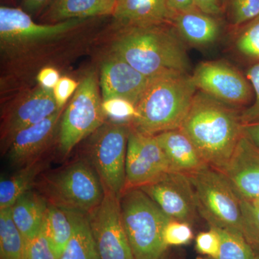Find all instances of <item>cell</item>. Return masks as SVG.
Wrapping results in <instances>:
<instances>
[{
    "mask_svg": "<svg viewBox=\"0 0 259 259\" xmlns=\"http://www.w3.org/2000/svg\"><path fill=\"white\" fill-rule=\"evenodd\" d=\"M161 259H172L171 255L169 254H168L167 253V252L166 251V253H164V255L162 256V258Z\"/></svg>",
    "mask_w": 259,
    "mask_h": 259,
    "instance_id": "obj_43",
    "label": "cell"
},
{
    "mask_svg": "<svg viewBox=\"0 0 259 259\" xmlns=\"http://www.w3.org/2000/svg\"><path fill=\"white\" fill-rule=\"evenodd\" d=\"M171 20L180 38L192 47L212 45L221 35V24L217 19L198 9L180 13Z\"/></svg>",
    "mask_w": 259,
    "mask_h": 259,
    "instance_id": "obj_19",
    "label": "cell"
},
{
    "mask_svg": "<svg viewBox=\"0 0 259 259\" xmlns=\"http://www.w3.org/2000/svg\"><path fill=\"white\" fill-rule=\"evenodd\" d=\"M243 134L259 148V122L243 125Z\"/></svg>",
    "mask_w": 259,
    "mask_h": 259,
    "instance_id": "obj_40",
    "label": "cell"
},
{
    "mask_svg": "<svg viewBox=\"0 0 259 259\" xmlns=\"http://www.w3.org/2000/svg\"><path fill=\"white\" fill-rule=\"evenodd\" d=\"M34 188L49 204L84 214L101 203L105 192L100 177L87 158L42 173Z\"/></svg>",
    "mask_w": 259,
    "mask_h": 259,
    "instance_id": "obj_4",
    "label": "cell"
},
{
    "mask_svg": "<svg viewBox=\"0 0 259 259\" xmlns=\"http://www.w3.org/2000/svg\"><path fill=\"white\" fill-rule=\"evenodd\" d=\"M49 161L44 156L26 166L18 168V171L8 177H2L0 181V209L10 208L17 199L28 191L32 190L35 182Z\"/></svg>",
    "mask_w": 259,
    "mask_h": 259,
    "instance_id": "obj_22",
    "label": "cell"
},
{
    "mask_svg": "<svg viewBox=\"0 0 259 259\" xmlns=\"http://www.w3.org/2000/svg\"><path fill=\"white\" fill-rule=\"evenodd\" d=\"M243 236L254 251L259 253V209L241 199ZM259 255V254H257Z\"/></svg>",
    "mask_w": 259,
    "mask_h": 259,
    "instance_id": "obj_30",
    "label": "cell"
},
{
    "mask_svg": "<svg viewBox=\"0 0 259 259\" xmlns=\"http://www.w3.org/2000/svg\"><path fill=\"white\" fill-rule=\"evenodd\" d=\"M59 110L53 90L35 89L5 114L2 126L5 144L19 131L46 120Z\"/></svg>",
    "mask_w": 259,
    "mask_h": 259,
    "instance_id": "obj_17",
    "label": "cell"
},
{
    "mask_svg": "<svg viewBox=\"0 0 259 259\" xmlns=\"http://www.w3.org/2000/svg\"><path fill=\"white\" fill-rule=\"evenodd\" d=\"M168 20H171L175 15L197 9L194 0H166Z\"/></svg>",
    "mask_w": 259,
    "mask_h": 259,
    "instance_id": "obj_37",
    "label": "cell"
},
{
    "mask_svg": "<svg viewBox=\"0 0 259 259\" xmlns=\"http://www.w3.org/2000/svg\"><path fill=\"white\" fill-rule=\"evenodd\" d=\"M131 125L104 122L92 134L87 159L93 165L105 190L120 197L125 187V161Z\"/></svg>",
    "mask_w": 259,
    "mask_h": 259,
    "instance_id": "obj_8",
    "label": "cell"
},
{
    "mask_svg": "<svg viewBox=\"0 0 259 259\" xmlns=\"http://www.w3.org/2000/svg\"><path fill=\"white\" fill-rule=\"evenodd\" d=\"M193 238L191 225L177 220L170 219L163 232V240L167 248L188 244Z\"/></svg>",
    "mask_w": 259,
    "mask_h": 259,
    "instance_id": "obj_31",
    "label": "cell"
},
{
    "mask_svg": "<svg viewBox=\"0 0 259 259\" xmlns=\"http://www.w3.org/2000/svg\"><path fill=\"white\" fill-rule=\"evenodd\" d=\"M209 226L208 231L199 233L196 237V249L207 258H215L221 248V236L216 228Z\"/></svg>",
    "mask_w": 259,
    "mask_h": 259,
    "instance_id": "obj_35",
    "label": "cell"
},
{
    "mask_svg": "<svg viewBox=\"0 0 259 259\" xmlns=\"http://www.w3.org/2000/svg\"><path fill=\"white\" fill-rule=\"evenodd\" d=\"M155 137L168 158L171 171L190 175L207 164L180 128L160 133Z\"/></svg>",
    "mask_w": 259,
    "mask_h": 259,
    "instance_id": "obj_18",
    "label": "cell"
},
{
    "mask_svg": "<svg viewBox=\"0 0 259 259\" xmlns=\"http://www.w3.org/2000/svg\"><path fill=\"white\" fill-rule=\"evenodd\" d=\"M192 77L197 90L234 108L244 106L253 96L248 78L223 60L199 63Z\"/></svg>",
    "mask_w": 259,
    "mask_h": 259,
    "instance_id": "obj_9",
    "label": "cell"
},
{
    "mask_svg": "<svg viewBox=\"0 0 259 259\" xmlns=\"http://www.w3.org/2000/svg\"><path fill=\"white\" fill-rule=\"evenodd\" d=\"M198 91L180 129L207 164L222 171L243 136L241 114Z\"/></svg>",
    "mask_w": 259,
    "mask_h": 259,
    "instance_id": "obj_1",
    "label": "cell"
},
{
    "mask_svg": "<svg viewBox=\"0 0 259 259\" xmlns=\"http://www.w3.org/2000/svg\"><path fill=\"white\" fill-rule=\"evenodd\" d=\"M112 15V10L102 0H53L48 18L60 22L71 19Z\"/></svg>",
    "mask_w": 259,
    "mask_h": 259,
    "instance_id": "obj_24",
    "label": "cell"
},
{
    "mask_svg": "<svg viewBox=\"0 0 259 259\" xmlns=\"http://www.w3.org/2000/svg\"><path fill=\"white\" fill-rule=\"evenodd\" d=\"M83 19H71L53 25L35 23L28 13L18 8H0V38L2 45L19 46L60 36L81 23Z\"/></svg>",
    "mask_w": 259,
    "mask_h": 259,
    "instance_id": "obj_13",
    "label": "cell"
},
{
    "mask_svg": "<svg viewBox=\"0 0 259 259\" xmlns=\"http://www.w3.org/2000/svg\"><path fill=\"white\" fill-rule=\"evenodd\" d=\"M256 259H259V255L256 254Z\"/></svg>",
    "mask_w": 259,
    "mask_h": 259,
    "instance_id": "obj_45",
    "label": "cell"
},
{
    "mask_svg": "<svg viewBox=\"0 0 259 259\" xmlns=\"http://www.w3.org/2000/svg\"><path fill=\"white\" fill-rule=\"evenodd\" d=\"M53 0H23L24 10L28 13H35L40 11Z\"/></svg>",
    "mask_w": 259,
    "mask_h": 259,
    "instance_id": "obj_41",
    "label": "cell"
},
{
    "mask_svg": "<svg viewBox=\"0 0 259 259\" xmlns=\"http://www.w3.org/2000/svg\"><path fill=\"white\" fill-rule=\"evenodd\" d=\"M79 83L75 80L64 76L61 77L54 88L53 89L54 97L59 109L62 108L69 97L77 90Z\"/></svg>",
    "mask_w": 259,
    "mask_h": 259,
    "instance_id": "obj_36",
    "label": "cell"
},
{
    "mask_svg": "<svg viewBox=\"0 0 259 259\" xmlns=\"http://www.w3.org/2000/svg\"><path fill=\"white\" fill-rule=\"evenodd\" d=\"M122 223L135 259H161L168 248L163 232L171 218L140 188L119 197Z\"/></svg>",
    "mask_w": 259,
    "mask_h": 259,
    "instance_id": "obj_5",
    "label": "cell"
},
{
    "mask_svg": "<svg viewBox=\"0 0 259 259\" xmlns=\"http://www.w3.org/2000/svg\"><path fill=\"white\" fill-rule=\"evenodd\" d=\"M25 239L12 216L11 207L0 209V257L24 259Z\"/></svg>",
    "mask_w": 259,
    "mask_h": 259,
    "instance_id": "obj_26",
    "label": "cell"
},
{
    "mask_svg": "<svg viewBox=\"0 0 259 259\" xmlns=\"http://www.w3.org/2000/svg\"><path fill=\"white\" fill-rule=\"evenodd\" d=\"M102 111L110 122L131 125L136 115V107L124 99L112 97L102 100Z\"/></svg>",
    "mask_w": 259,
    "mask_h": 259,
    "instance_id": "obj_29",
    "label": "cell"
},
{
    "mask_svg": "<svg viewBox=\"0 0 259 259\" xmlns=\"http://www.w3.org/2000/svg\"><path fill=\"white\" fill-rule=\"evenodd\" d=\"M112 54L148 78L168 71L188 73L190 68L183 40L162 24L126 27L114 42Z\"/></svg>",
    "mask_w": 259,
    "mask_h": 259,
    "instance_id": "obj_2",
    "label": "cell"
},
{
    "mask_svg": "<svg viewBox=\"0 0 259 259\" xmlns=\"http://www.w3.org/2000/svg\"><path fill=\"white\" fill-rule=\"evenodd\" d=\"M189 177L199 214L209 226L243 234L241 199L224 173L205 164Z\"/></svg>",
    "mask_w": 259,
    "mask_h": 259,
    "instance_id": "obj_6",
    "label": "cell"
},
{
    "mask_svg": "<svg viewBox=\"0 0 259 259\" xmlns=\"http://www.w3.org/2000/svg\"><path fill=\"white\" fill-rule=\"evenodd\" d=\"M214 228L221 236V248L215 258L207 259H256V253L243 234Z\"/></svg>",
    "mask_w": 259,
    "mask_h": 259,
    "instance_id": "obj_27",
    "label": "cell"
},
{
    "mask_svg": "<svg viewBox=\"0 0 259 259\" xmlns=\"http://www.w3.org/2000/svg\"><path fill=\"white\" fill-rule=\"evenodd\" d=\"M246 77L249 80L255 94V101L241 113L243 125L259 122V63H255L248 68Z\"/></svg>",
    "mask_w": 259,
    "mask_h": 259,
    "instance_id": "obj_34",
    "label": "cell"
},
{
    "mask_svg": "<svg viewBox=\"0 0 259 259\" xmlns=\"http://www.w3.org/2000/svg\"><path fill=\"white\" fill-rule=\"evenodd\" d=\"M61 110L46 120L21 130L7 144V160L20 168L42 157L59 129Z\"/></svg>",
    "mask_w": 259,
    "mask_h": 259,
    "instance_id": "obj_14",
    "label": "cell"
},
{
    "mask_svg": "<svg viewBox=\"0 0 259 259\" xmlns=\"http://www.w3.org/2000/svg\"><path fill=\"white\" fill-rule=\"evenodd\" d=\"M101 203L87 214L100 259H135L126 235L118 196L105 190Z\"/></svg>",
    "mask_w": 259,
    "mask_h": 259,
    "instance_id": "obj_10",
    "label": "cell"
},
{
    "mask_svg": "<svg viewBox=\"0 0 259 259\" xmlns=\"http://www.w3.org/2000/svg\"><path fill=\"white\" fill-rule=\"evenodd\" d=\"M150 79L119 56L112 54L102 66L100 87L102 100L118 97L137 106Z\"/></svg>",
    "mask_w": 259,
    "mask_h": 259,
    "instance_id": "obj_15",
    "label": "cell"
},
{
    "mask_svg": "<svg viewBox=\"0 0 259 259\" xmlns=\"http://www.w3.org/2000/svg\"><path fill=\"white\" fill-rule=\"evenodd\" d=\"M112 15L125 28L160 25L168 20L166 0H117Z\"/></svg>",
    "mask_w": 259,
    "mask_h": 259,
    "instance_id": "obj_20",
    "label": "cell"
},
{
    "mask_svg": "<svg viewBox=\"0 0 259 259\" xmlns=\"http://www.w3.org/2000/svg\"><path fill=\"white\" fill-rule=\"evenodd\" d=\"M196 7L207 15L215 16L221 14L223 9V0H194Z\"/></svg>",
    "mask_w": 259,
    "mask_h": 259,
    "instance_id": "obj_39",
    "label": "cell"
},
{
    "mask_svg": "<svg viewBox=\"0 0 259 259\" xmlns=\"http://www.w3.org/2000/svg\"><path fill=\"white\" fill-rule=\"evenodd\" d=\"M222 171L241 199H259V148L244 135Z\"/></svg>",
    "mask_w": 259,
    "mask_h": 259,
    "instance_id": "obj_16",
    "label": "cell"
},
{
    "mask_svg": "<svg viewBox=\"0 0 259 259\" xmlns=\"http://www.w3.org/2000/svg\"><path fill=\"white\" fill-rule=\"evenodd\" d=\"M102 102L96 74L89 73L80 81L59 122L58 148L63 157L103 125Z\"/></svg>",
    "mask_w": 259,
    "mask_h": 259,
    "instance_id": "obj_7",
    "label": "cell"
},
{
    "mask_svg": "<svg viewBox=\"0 0 259 259\" xmlns=\"http://www.w3.org/2000/svg\"><path fill=\"white\" fill-rule=\"evenodd\" d=\"M197 92L188 73L168 71L151 77L131 127L151 136L180 128Z\"/></svg>",
    "mask_w": 259,
    "mask_h": 259,
    "instance_id": "obj_3",
    "label": "cell"
},
{
    "mask_svg": "<svg viewBox=\"0 0 259 259\" xmlns=\"http://www.w3.org/2000/svg\"><path fill=\"white\" fill-rule=\"evenodd\" d=\"M232 23L245 25L259 16V0H230Z\"/></svg>",
    "mask_w": 259,
    "mask_h": 259,
    "instance_id": "obj_33",
    "label": "cell"
},
{
    "mask_svg": "<svg viewBox=\"0 0 259 259\" xmlns=\"http://www.w3.org/2000/svg\"><path fill=\"white\" fill-rule=\"evenodd\" d=\"M69 212L74 232L59 259H100L87 214L74 210Z\"/></svg>",
    "mask_w": 259,
    "mask_h": 259,
    "instance_id": "obj_23",
    "label": "cell"
},
{
    "mask_svg": "<svg viewBox=\"0 0 259 259\" xmlns=\"http://www.w3.org/2000/svg\"><path fill=\"white\" fill-rule=\"evenodd\" d=\"M37 79L42 88L53 90L60 79V74L54 68H44L37 74Z\"/></svg>",
    "mask_w": 259,
    "mask_h": 259,
    "instance_id": "obj_38",
    "label": "cell"
},
{
    "mask_svg": "<svg viewBox=\"0 0 259 259\" xmlns=\"http://www.w3.org/2000/svg\"><path fill=\"white\" fill-rule=\"evenodd\" d=\"M250 203L253 204L255 207H257V208L259 209V199H257V200L254 201V202H250Z\"/></svg>",
    "mask_w": 259,
    "mask_h": 259,
    "instance_id": "obj_44",
    "label": "cell"
},
{
    "mask_svg": "<svg viewBox=\"0 0 259 259\" xmlns=\"http://www.w3.org/2000/svg\"><path fill=\"white\" fill-rule=\"evenodd\" d=\"M171 219L190 224L198 216L197 200L190 177L177 171H168L157 180L141 187Z\"/></svg>",
    "mask_w": 259,
    "mask_h": 259,
    "instance_id": "obj_12",
    "label": "cell"
},
{
    "mask_svg": "<svg viewBox=\"0 0 259 259\" xmlns=\"http://www.w3.org/2000/svg\"><path fill=\"white\" fill-rule=\"evenodd\" d=\"M233 46L241 56L259 63V16L243 25L233 39Z\"/></svg>",
    "mask_w": 259,
    "mask_h": 259,
    "instance_id": "obj_28",
    "label": "cell"
},
{
    "mask_svg": "<svg viewBox=\"0 0 259 259\" xmlns=\"http://www.w3.org/2000/svg\"><path fill=\"white\" fill-rule=\"evenodd\" d=\"M47 199L36 190L22 194L11 207L13 221L23 235L25 243L40 233L47 215Z\"/></svg>",
    "mask_w": 259,
    "mask_h": 259,
    "instance_id": "obj_21",
    "label": "cell"
},
{
    "mask_svg": "<svg viewBox=\"0 0 259 259\" xmlns=\"http://www.w3.org/2000/svg\"><path fill=\"white\" fill-rule=\"evenodd\" d=\"M24 259H59L48 238L44 226L35 238L26 243Z\"/></svg>",
    "mask_w": 259,
    "mask_h": 259,
    "instance_id": "obj_32",
    "label": "cell"
},
{
    "mask_svg": "<svg viewBox=\"0 0 259 259\" xmlns=\"http://www.w3.org/2000/svg\"><path fill=\"white\" fill-rule=\"evenodd\" d=\"M171 171L169 162L155 136L131 127L125 161L126 189L137 188Z\"/></svg>",
    "mask_w": 259,
    "mask_h": 259,
    "instance_id": "obj_11",
    "label": "cell"
},
{
    "mask_svg": "<svg viewBox=\"0 0 259 259\" xmlns=\"http://www.w3.org/2000/svg\"><path fill=\"white\" fill-rule=\"evenodd\" d=\"M102 1L103 2L107 7H109V8L112 10V13H113L114 8H115L116 1H117V0H102Z\"/></svg>",
    "mask_w": 259,
    "mask_h": 259,
    "instance_id": "obj_42",
    "label": "cell"
},
{
    "mask_svg": "<svg viewBox=\"0 0 259 259\" xmlns=\"http://www.w3.org/2000/svg\"><path fill=\"white\" fill-rule=\"evenodd\" d=\"M44 226L56 256L60 258L74 232L69 210L49 204Z\"/></svg>",
    "mask_w": 259,
    "mask_h": 259,
    "instance_id": "obj_25",
    "label": "cell"
}]
</instances>
